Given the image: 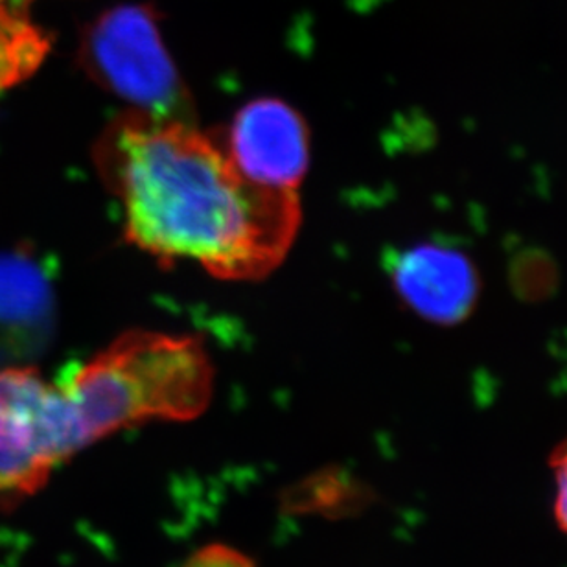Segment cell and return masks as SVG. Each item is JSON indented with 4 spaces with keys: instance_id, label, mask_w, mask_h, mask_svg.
Here are the masks:
<instances>
[{
    "instance_id": "obj_4",
    "label": "cell",
    "mask_w": 567,
    "mask_h": 567,
    "mask_svg": "<svg viewBox=\"0 0 567 567\" xmlns=\"http://www.w3.org/2000/svg\"><path fill=\"white\" fill-rule=\"evenodd\" d=\"M89 444L58 383L44 382L32 365L0 369V507L32 497Z\"/></svg>"
},
{
    "instance_id": "obj_2",
    "label": "cell",
    "mask_w": 567,
    "mask_h": 567,
    "mask_svg": "<svg viewBox=\"0 0 567 567\" xmlns=\"http://www.w3.org/2000/svg\"><path fill=\"white\" fill-rule=\"evenodd\" d=\"M58 385L94 444L146 422L202 415L213 396L214 369L199 339L133 330Z\"/></svg>"
},
{
    "instance_id": "obj_6",
    "label": "cell",
    "mask_w": 567,
    "mask_h": 567,
    "mask_svg": "<svg viewBox=\"0 0 567 567\" xmlns=\"http://www.w3.org/2000/svg\"><path fill=\"white\" fill-rule=\"evenodd\" d=\"M54 332V268L28 244L0 251V367L32 365Z\"/></svg>"
},
{
    "instance_id": "obj_13",
    "label": "cell",
    "mask_w": 567,
    "mask_h": 567,
    "mask_svg": "<svg viewBox=\"0 0 567 567\" xmlns=\"http://www.w3.org/2000/svg\"><path fill=\"white\" fill-rule=\"evenodd\" d=\"M35 0H0V10H6L11 16L21 17V19H28L30 16V6Z\"/></svg>"
},
{
    "instance_id": "obj_9",
    "label": "cell",
    "mask_w": 567,
    "mask_h": 567,
    "mask_svg": "<svg viewBox=\"0 0 567 567\" xmlns=\"http://www.w3.org/2000/svg\"><path fill=\"white\" fill-rule=\"evenodd\" d=\"M513 284L522 299H546L557 288V269L546 252L525 251L514 260Z\"/></svg>"
},
{
    "instance_id": "obj_5",
    "label": "cell",
    "mask_w": 567,
    "mask_h": 567,
    "mask_svg": "<svg viewBox=\"0 0 567 567\" xmlns=\"http://www.w3.org/2000/svg\"><path fill=\"white\" fill-rule=\"evenodd\" d=\"M236 168L257 185L297 190L310 164L308 127L282 100H255L221 138Z\"/></svg>"
},
{
    "instance_id": "obj_11",
    "label": "cell",
    "mask_w": 567,
    "mask_h": 567,
    "mask_svg": "<svg viewBox=\"0 0 567 567\" xmlns=\"http://www.w3.org/2000/svg\"><path fill=\"white\" fill-rule=\"evenodd\" d=\"M549 468L555 480V502H553V514L557 522L558 529L567 536V436L558 442L549 453Z\"/></svg>"
},
{
    "instance_id": "obj_1",
    "label": "cell",
    "mask_w": 567,
    "mask_h": 567,
    "mask_svg": "<svg viewBox=\"0 0 567 567\" xmlns=\"http://www.w3.org/2000/svg\"><path fill=\"white\" fill-rule=\"evenodd\" d=\"M93 158L121 203L126 240L163 264L192 260L218 279H264L299 230L297 190L247 179L224 141L190 122L126 111L105 127Z\"/></svg>"
},
{
    "instance_id": "obj_7",
    "label": "cell",
    "mask_w": 567,
    "mask_h": 567,
    "mask_svg": "<svg viewBox=\"0 0 567 567\" xmlns=\"http://www.w3.org/2000/svg\"><path fill=\"white\" fill-rule=\"evenodd\" d=\"M385 266L405 305L435 324L463 322L480 297L477 269L452 247L416 244L389 252Z\"/></svg>"
},
{
    "instance_id": "obj_8",
    "label": "cell",
    "mask_w": 567,
    "mask_h": 567,
    "mask_svg": "<svg viewBox=\"0 0 567 567\" xmlns=\"http://www.w3.org/2000/svg\"><path fill=\"white\" fill-rule=\"evenodd\" d=\"M374 502L377 494L371 486L341 466H328L306 475L280 497L286 514L330 519L354 518Z\"/></svg>"
},
{
    "instance_id": "obj_12",
    "label": "cell",
    "mask_w": 567,
    "mask_h": 567,
    "mask_svg": "<svg viewBox=\"0 0 567 567\" xmlns=\"http://www.w3.org/2000/svg\"><path fill=\"white\" fill-rule=\"evenodd\" d=\"M27 22H22L17 28L0 27V91L13 87L16 83L22 82L19 69H17L16 54H13V35Z\"/></svg>"
},
{
    "instance_id": "obj_3",
    "label": "cell",
    "mask_w": 567,
    "mask_h": 567,
    "mask_svg": "<svg viewBox=\"0 0 567 567\" xmlns=\"http://www.w3.org/2000/svg\"><path fill=\"white\" fill-rule=\"evenodd\" d=\"M78 61L99 87L132 111L194 124V102L161 38L152 6H116L96 17L83 30Z\"/></svg>"
},
{
    "instance_id": "obj_10",
    "label": "cell",
    "mask_w": 567,
    "mask_h": 567,
    "mask_svg": "<svg viewBox=\"0 0 567 567\" xmlns=\"http://www.w3.org/2000/svg\"><path fill=\"white\" fill-rule=\"evenodd\" d=\"M181 567H257V563L236 547L208 544L192 553Z\"/></svg>"
}]
</instances>
